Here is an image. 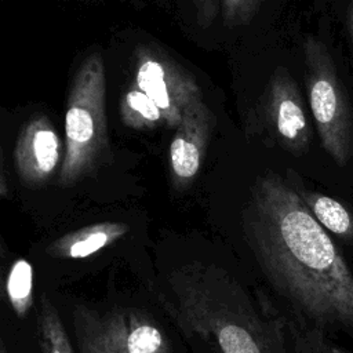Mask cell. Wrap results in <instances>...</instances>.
I'll use <instances>...</instances> for the list:
<instances>
[{
	"label": "cell",
	"mask_w": 353,
	"mask_h": 353,
	"mask_svg": "<svg viewBox=\"0 0 353 353\" xmlns=\"http://www.w3.org/2000/svg\"><path fill=\"white\" fill-rule=\"evenodd\" d=\"M106 76L99 51L76 70L65 112V153L58 175L62 188L76 185L99 164L108 149Z\"/></svg>",
	"instance_id": "3957f363"
},
{
	"label": "cell",
	"mask_w": 353,
	"mask_h": 353,
	"mask_svg": "<svg viewBox=\"0 0 353 353\" xmlns=\"http://www.w3.org/2000/svg\"><path fill=\"white\" fill-rule=\"evenodd\" d=\"M212 127L214 114L203 99L185 110L170 143V174L175 190H186L199 175Z\"/></svg>",
	"instance_id": "9c48e42d"
},
{
	"label": "cell",
	"mask_w": 353,
	"mask_h": 353,
	"mask_svg": "<svg viewBox=\"0 0 353 353\" xmlns=\"http://www.w3.org/2000/svg\"><path fill=\"white\" fill-rule=\"evenodd\" d=\"M247 240L287 302L288 324L353 343V268L298 192L268 171L251 188Z\"/></svg>",
	"instance_id": "6da1fadb"
},
{
	"label": "cell",
	"mask_w": 353,
	"mask_h": 353,
	"mask_svg": "<svg viewBox=\"0 0 353 353\" xmlns=\"http://www.w3.org/2000/svg\"><path fill=\"white\" fill-rule=\"evenodd\" d=\"M196 8L197 23L201 28H208L216 17V0H193Z\"/></svg>",
	"instance_id": "2e32d148"
},
{
	"label": "cell",
	"mask_w": 353,
	"mask_h": 353,
	"mask_svg": "<svg viewBox=\"0 0 353 353\" xmlns=\"http://www.w3.org/2000/svg\"><path fill=\"white\" fill-rule=\"evenodd\" d=\"M266 116L280 145L299 156L310 143V127L299 90L283 66L277 68L268 85Z\"/></svg>",
	"instance_id": "ba28073f"
},
{
	"label": "cell",
	"mask_w": 353,
	"mask_h": 353,
	"mask_svg": "<svg viewBox=\"0 0 353 353\" xmlns=\"http://www.w3.org/2000/svg\"><path fill=\"white\" fill-rule=\"evenodd\" d=\"M303 55L309 105L321 145L343 167L353 156V117L345 88L323 41L307 36Z\"/></svg>",
	"instance_id": "277c9868"
},
{
	"label": "cell",
	"mask_w": 353,
	"mask_h": 353,
	"mask_svg": "<svg viewBox=\"0 0 353 353\" xmlns=\"http://www.w3.org/2000/svg\"><path fill=\"white\" fill-rule=\"evenodd\" d=\"M72 324L80 353H171L161 325L138 307L99 312L77 305Z\"/></svg>",
	"instance_id": "5b68a950"
},
{
	"label": "cell",
	"mask_w": 353,
	"mask_h": 353,
	"mask_svg": "<svg viewBox=\"0 0 353 353\" xmlns=\"http://www.w3.org/2000/svg\"><path fill=\"white\" fill-rule=\"evenodd\" d=\"M346 26L347 32L350 36V41L353 46V0H347V7H346Z\"/></svg>",
	"instance_id": "e0dca14e"
},
{
	"label": "cell",
	"mask_w": 353,
	"mask_h": 353,
	"mask_svg": "<svg viewBox=\"0 0 353 353\" xmlns=\"http://www.w3.org/2000/svg\"><path fill=\"white\" fill-rule=\"evenodd\" d=\"M6 294L18 317H25L33 303V268L23 259L12 262L6 277Z\"/></svg>",
	"instance_id": "4fadbf2b"
},
{
	"label": "cell",
	"mask_w": 353,
	"mask_h": 353,
	"mask_svg": "<svg viewBox=\"0 0 353 353\" xmlns=\"http://www.w3.org/2000/svg\"><path fill=\"white\" fill-rule=\"evenodd\" d=\"M120 119L132 130H154L167 127L165 117L154 101L131 84L120 99Z\"/></svg>",
	"instance_id": "8fae6325"
},
{
	"label": "cell",
	"mask_w": 353,
	"mask_h": 353,
	"mask_svg": "<svg viewBox=\"0 0 353 353\" xmlns=\"http://www.w3.org/2000/svg\"><path fill=\"white\" fill-rule=\"evenodd\" d=\"M128 230V225L121 222L92 223L54 240L47 247V254L58 259H83L114 244Z\"/></svg>",
	"instance_id": "30bf717a"
},
{
	"label": "cell",
	"mask_w": 353,
	"mask_h": 353,
	"mask_svg": "<svg viewBox=\"0 0 353 353\" xmlns=\"http://www.w3.org/2000/svg\"><path fill=\"white\" fill-rule=\"evenodd\" d=\"M132 84L161 109L167 128H178L185 110L203 99L200 85L181 65L148 47L135 52Z\"/></svg>",
	"instance_id": "8992f818"
},
{
	"label": "cell",
	"mask_w": 353,
	"mask_h": 353,
	"mask_svg": "<svg viewBox=\"0 0 353 353\" xmlns=\"http://www.w3.org/2000/svg\"><path fill=\"white\" fill-rule=\"evenodd\" d=\"M287 328L299 353H353V349L345 347L319 332L303 330L288 323Z\"/></svg>",
	"instance_id": "5bb4252c"
},
{
	"label": "cell",
	"mask_w": 353,
	"mask_h": 353,
	"mask_svg": "<svg viewBox=\"0 0 353 353\" xmlns=\"http://www.w3.org/2000/svg\"><path fill=\"white\" fill-rule=\"evenodd\" d=\"M0 353H8V350H7V347H6V345H4V343H1V347H0Z\"/></svg>",
	"instance_id": "ac0fdd59"
},
{
	"label": "cell",
	"mask_w": 353,
	"mask_h": 353,
	"mask_svg": "<svg viewBox=\"0 0 353 353\" xmlns=\"http://www.w3.org/2000/svg\"><path fill=\"white\" fill-rule=\"evenodd\" d=\"M62 143L46 114L29 117L19 128L14 146V165L22 185H46L62 167Z\"/></svg>",
	"instance_id": "52a82bcc"
},
{
	"label": "cell",
	"mask_w": 353,
	"mask_h": 353,
	"mask_svg": "<svg viewBox=\"0 0 353 353\" xmlns=\"http://www.w3.org/2000/svg\"><path fill=\"white\" fill-rule=\"evenodd\" d=\"M261 0H221L223 23L236 28L248 23L255 15Z\"/></svg>",
	"instance_id": "9a60e30c"
},
{
	"label": "cell",
	"mask_w": 353,
	"mask_h": 353,
	"mask_svg": "<svg viewBox=\"0 0 353 353\" xmlns=\"http://www.w3.org/2000/svg\"><path fill=\"white\" fill-rule=\"evenodd\" d=\"M37 319L41 353H74L59 313L46 294L40 299Z\"/></svg>",
	"instance_id": "7c38bea8"
},
{
	"label": "cell",
	"mask_w": 353,
	"mask_h": 353,
	"mask_svg": "<svg viewBox=\"0 0 353 353\" xmlns=\"http://www.w3.org/2000/svg\"><path fill=\"white\" fill-rule=\"evenodd\" d=\"M172 310L183 328L215 341L221 353H283L287 323L256 313L226 272L194 263L170 277Z\"/></svg>",
	"instance_id": "7a4b0ae2"
}]
</instances>
